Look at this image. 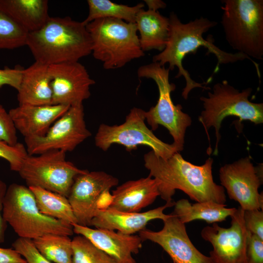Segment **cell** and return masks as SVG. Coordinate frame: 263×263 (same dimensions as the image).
I'll list each match as a JSON object with an SVG mask.
<instances>
[{"instance_id":"cell-1","label":"cell","mask_w":263,"mask_h":263,"mask_svg":"<svg viewBox=\"0 0 263 263\" xmlns=\"http://www.w3.org/2000/svg\"><path fill=\"white\" fill-rule=\"evenodd\" d=\"M169 19V34L168 41L164 49L153 56V62H158L161 66L169 64V70L175 67L178 68L176 78L183 76L186 86L183 89L182 96L185 99L188 98L190 91L196 88L209 90V87L203 86L207 83H198L193 80L188 72L183 65L185 57L189 54H195L201 47H204L207 54L214 55L217 63L214 70V74L218 73L222 64L232 63L247 59L250 60L256 68L258 77L260 72L258 64L246 55L241 53H231L221 50L214 44L211 38L205 39L203 34L210 28L215 26L217 23L206 18L201 17L187 23H183L174 13L170 14Z\"/></svg>"},{"instance_id":"cell-19","label":"cell","mask_w":263,"mask_h":263,"mask_svg":"<svg viewBox=\"0 0 263 263\" xmlns=\"http://www.w3.org/2000/svg\"><path fill=\"white\" fill-rule=\"evenodd\" d=\"M70 106L64 105H19L8 112L17 131L24 137L33 138L44 135L53 123Z\"/></svg>"},{"instance_id":"cell-28","label":"cell","mask_w":263,"mask_h":263,"mask_svg":"<svg viewBox=\"0 0 263 263\" xmlns=\"http://www.w3.org/2000/svg\"><path fill=\"white\" fill-rule=\"evenodd\" d=\"M72 243L73 263H115L113 259L82 235L75 236Z\"/></svg>"},{"instance_id":"cell-34","label":"cell","mask_w":263,"mask_h":263,"mask_svg":"<svg viewBox=\"0 0 263 263\" xmlns=\"http://www.w3.org/2000/svg\"><path fill=\"white\" fill-rule=\"evenodd\" d=\"M246 257V263H263V240L249 232L247 240Z\"/></svg>"},{"instance_id":"cell-5","label":"cell","mask_w":263,"mask_h":263,"mask_svg":"<svg viewBox=\"0 0 263 263\" xmlns=\"http://www.w3.org/2000/svg\"><path fill=\"white\" fill-rule=\"evenodd\" d=\"M222 3L221 23L229 45L251 59L262 60L263 0H223Z\"/></svg>"},{"instance_id":"cell-33","label":"cell","mask_w":263,"mask_h":263,"mask_svg":"<svg viewBox=\"0 0 263 263\" xmlns=\"http://www.w3.org/2000/svg\"><path fill=\"white\" fill-rule=\"evenodd\" d=\"M244 220L247 230L263 240V210H244Z\"/></svg>"},{"instance_id":"cell-25","label":"cell","mask_w":263,"mask_h":263,"mask_svg":"<svg viewBox=\"0 0 263 263\" xmlns=\"http://www.w3.org/2000/svg\"><path fill=\"white\" fill-rule=\"evenodd\" d=\"M39 211L43 214L68 223L77 224L67 197L38 187H28Z\"/></svg>"},{"instance_id":"cell-37","label":"cell","mask_w":263,"mask_h":263,"mask_svg":"<svg viewBox=\"0 0 263 263\" xmlns=\"http://www.w3.org/2000/svg\"><path fill=\"white\" fill-rule=\"evenodd\" d=\"M6 191L5 184L0 180V243L4 241L5 231L6 228L7 223L2 216L3 202Z\"/></svg>"},{"instance_id":"cell-13","label":"cell","mask_w":263,"mask_h":263,"mask_svg":"<svg viewBox=\"0 0 263 263\" xmlns=\"http://www.w3.org/2000/svg\"><path fill=\"white\" fill-rule=\"evenodd\" d=\"M118 184L117 178L103 171L86 170L78 175L67 197L77 224L91 226L101 199Z\"/></svg>"},{"instance_id":"cell-30","label":"cell","mask_w":263,"mask_h":263,"mask_svg":"<svg viewBox=\"0 0 263 263\" xmlns=\"http://www.w3.org/2000/svg\"><path fill=\"white\" fill-rule=\"evenodd\" d=\"M28 153L26 147L19 142L12 146L0 141V158L6 160L11 170L19 172Z\"/></svg>"},{"instance_id":"cell-24","label":"cell","mask_w":263,"mask_h":263,"mask_svg":"<svg viewBox=\"0 0 263 263\" xmlns=\"http://www.w3.org/2000/svg\"><path fill=\"white\" fill-rule=\"evenodd\" d=\"M173 206L172 213L185 224L196 220H204L209 224L221 222L236 210L235 208L225 207L226 205L212 202L191 204L186 199L177 201Z\"/></svg>"},{"instance_id":"cell-7","label":"cell","mask_w":263,"mask_h":263,"mask_svg":"<svg viewBox=\"0 0 263 263\" xmlns=\"http://www.w3.org/2000/svg\"><path fill=\"white\" fill-rule=\"evenodd\" d=\"M252 89L248 88L242 91L230 85L227 80L214 84L208 96H201L204 110L198 120L205 131L213 127L215 131L216 143L214 155L218 153V144L221 139L220 129L223 120L229 116H235L239 122L248 120L255 124L263 123V103L249 101Z\"/></svg>"},{"instance_id":"cell-22","label":"cell","mask_w":263,"mask_h":263,"mask_svg":"<svg viewBox=\"0 0 263 263\" xmlns=\"http://www.w3.org/2000/svg\"><path fill=\"white\" fill-rule=\"evenodd\" d=\"M0 8L27 32L40 29L47 22V0H0Z\"/></svg>"},{"instance_id":"cell-4","label":"cell","mask_w":263,"mask_h":263,"mask_svg":"<svg viewBox=\"0 0 263 263\" xmlns=\"http://www.w3.org/2000/svg\"><path fill=\"white\" fill-rule=\"evenodd\" d=\"M92 41V54L105 69L121 68L144 56L135 23L102 18L86 25Z\"/></svg>"},{"instance_id":"cell-32","label":"cell","mask_w":263,"mask_h":263,"mask_svg":"<svg viewBox=\"0 0 263 263\" xmlns=\"http://www.w3.org/2000/svg\"><path fill=\"white\" fill-rule=\"evenodd\" d=\"M17 129L9 112L0 104V141L12 146L19 142Z\"/></svg>"},{"instance_id":"cell-11","label":"cell","mask_w":263,"mask_h":263,"mask_svg":"<svg viewBox=\"0 0 263 263\" xmlns=\"http://www.w3.org/2000/svg\"><path fill=\"white\" fill-rule=\"evenodd\" d=\"M91 135L87 128L82 104L72 106L41 137L24 138L29 155L51 150L72 151Z\"/></svg>"},{"instance_id":"cell-20","label":"cell","mask_w":263,"mask_h":263,"mask_svg":"<svg viewBox=\"0 0 263 263\" xmlns=\"http://www.w3.org/2000/svg\"><path fill=\"white\" fill-rule=\"evenodd\" d=\"M159 196L158 183L149 175L118 186L113 191L106 207L124 212H139L153 203Z\"/></svg>"},{"instance_id":"cell-18","label":"cell","mask_w":263,"mask_h":263,"mask_svg":"<svg viewBox=\"0 0 263 263\" xmlns=\"http://www.w3.org/2000/svg\"><path fill=\"white\" fill-rule=\"evenodd\" d=\"M173 203H166L157 208L143 212H127L108 207L99 208L91 222V226L97 228L115 230L124 234L132 235L146 228L147 225L155 219L163 221L170 214H165V209L173 206Z\"/></svg>"},{"instance_id":"cell-9","label":"cell","mask_w":263,"mask_h":263,"mask_svg":"<svg viewBox=\"0 0 263 263\" xmlns=\"http://www.w3.org/2000/svg\"><path fill=\"white\" fill-rule=\"evenodd\" d=\"M145 121V111L134 107L123 123L113 126L100 124L94 137L95 144L103 151L107 150L113 144H119L128 151L136 150L138 145H145L164 159L179 152L173 143H165L157 137L147 127Z\"/></svg>"},{"instance_id":"cell-39","label":"cell","mask_w":263,"mask_h":263,"mask_svg":"<svg viewBox=\"0 0 263 263\" xmlns=\"http://www.w3.org/2000/svg\"></svg>"},{"instance_id":"cell-8","label":"cell","mask_w":263,"mask_h":263,"mask_svg":"<svg viewBox=\"0 0 263 263\" xmlns=\"http://www.w3.org/2000/svg\"><path fill=\"white\" fill-rule=\"evenodd\" d=\"M169 69L152 62L140 67L137 71L139 77L152 79L156 83L159 98L156 104L145 111L146 121L151 131L156 130L159 125L165 127L173 139V144L179 152L183 150L186 130L191 124L190 116L184 113L180 104L175 105L171 93L176 88L169 80Z\"/></svg>"},{"instance_id":"cell-29","label":"cell","mask_w":263,"mask_h":263,"mask_svg":"<svg viewBox=\"0 0 263 263\" xmlns=\"http://www.w3.org/2000/svg\"><path fill=\"white\" fill-rule=\"evenodd\" d=\"M27 34L0 8V49H14L26 45Z\"/></svg>"},{"instance_id":"cell-6","label":"cell","mask_w":263,"mask_h":263,"mask_svg":"<svg viewBox=\"0 0 263 263\" xmlns=\"http://www.w3.org/2000/svg\"><path fill=\"white\" fill-rule=\"evenodd\" d=\"M2 216L19 238L33 240L47 234L74 233L72 225L42 214L33 193L23 185L12 184L6 189Z\"/></svg>"},{"instance_id":"cell-23","label":"cell","mask_w":263,"mask_h":263,"mask_svg":"<svg viewBox=\"0 0 263 263\" xmlns=\"http://www.w3.org/2000/svg\"><path fill=\"white\" fill-rule=\"evenodd\" d=\"M135 23L139 33V43L144 52L152 49L162 51L167 44L169 34V19L158 11L141 9Z\"/></svg>"},{"instance_id":"cell-27","label":"cell","mask_w":263,"mask_h":263,"mask_svg":"<svg viewBox=\"0 0 263 263\" xmlns=\"http://www.w3.org/2000/svg\"><path fill=\"white\" fill-rule=\"evenodd\" d=\"M38 252L54 263H73L72 240L69 236L47 234L33 240Z\"/></svg>"},{"instance_id":"cell-21","label":"cell","mask_w":263,"mask_h":263,"mask_svg":"<svg viewBox=\"0 0 263 263\" xmlns=\"http://www.w3.org/2000/svg\"><path fill=\"white\" fill-rule=\"evenodd\" d=\"M18 91L19 105L52 104L51 78L49 66L35 61L23 69Z\"/></svg>"},{"instance_id":"cell-38","label":"cell","mask_w":263,"mask_h":263,"mask_svg":"<svg viewBox=\"0 0 263 263\" xmlns=\"http://www.w3.org/2000/svg\"><path fill=\"white\" fill-rule=\"evenodd\" d=\"M144 1L146 3L148 9L154 11L160 8H164L166 7V4L162 0H145Z\"/></svg>"},{"instance_id":"cell-14","label":"cell","mask_w":263,"mask_h":263,"mask_svg":"<svg viewBox=\"0 0 263 263\" xmlns=\"http://www.w3.org/2000/svg\"><path fill=\"white\" fill-rule=\"evenodd\" d=\"M244 210L240 207L230 216L228 228L217 223L204 227L202 238L211 243L213 250L209 253L212 263H246V250L248 231L244 220Z\"/></svg>"},{"instance_id":"cell-36","label":"cell","mask_w":263,"mask_h":263,"mask_svg":"<svg viewBox=\"0 0 263 263\" xmlns=\"http://www.w3.org/2000/svg\"><path fill=\"white\" fill-rule=\"evenodd\" d=\"M0 263H27L15 249L0 247Z\"/></svg>"},{"instance_id":"cell-3","label":"cell","mask_w":263,"mask_h":263,"mask_svg":"<svg viewBox=\"0 0 263 263\" xmlns=\"http://www.w3.org/2000/svg\"><path fill=\"white\" fill-rule=\"evenodd\" d=\"M26 45L35 61L48 66L78 61L92 53L86 25L69 17H50L40 29L28 33Z\"/></svg>"},{"instance_id":"cell-10","label":"cell","mask_w":263,"mask_h":263,"mask_svg":"<svg viewBox=\"0 0 263 263\" xmlns=\"http://www.w3.org/2000/svg\"><path fill=\"white\" fill-rule=\"evenodd\" d=\"M66 152L51 150L28 155L18 172L28 187H38L68 197L76 177L86 170L66 160Z\"/></svg>"},{"instance_id":"cell-15","label":"cell","mask_w":263,"mask_h":263,"mask_svg":"<svg viewBox=\"0 0 263 263\" xmlns=\"http://www.w3.org/2000/svg\"><path fill=\"white\" fill-rule=\"evenodd\" d=\"M163 221L164 226L158 231L146 228L139 232L142 241L149 240L159 245L174 263H212L209 256L200 252L187 234L185 224L172 212Z\"/></svg>"},{"instance_id":"cell-35","label":"cell","mask_w":263,"mask_h":263,"mask_svg":"<svg viewBox=\"0 0 263 263\" xmlns=\"http://www.w3.org/2000/svg\"><path fill=\"white\" fill-rule=\"evenodd\" d=\"M23 70L19 66L13 68L5 67L3 69H0V89L4 85H8L18 91L20 86Z\"/></svg>"},{"instance_id":"cell-12","label":"cell","mask_w":263,"mask_h":263,"mask_svg":"<svg viewBox=\"0 0 263 263\" xmlns=\"http://www.w3.org/2000/svg\"><path fill=\"white\" fill-rule=\"evenodd\" d=\"M219 177L229 199L243 210L263 209V195L258 191L263 183L262 164L254 167L249 157L242 158L222 167Z\"/></svg>"},{"instance_id":"cell-26","label":"cell","mask_w":263,"mask_h":263,"mask_svg":"<svg viewBox=\"0 0 263 263\" xmlns=\"http://www.w3.org/2000/svg\"><path fill=\"white\" fill-rule=\"evenodd\" d=\"M89 13L82 22L87 25L98 19L112 18L130 23H135L139 11L144 4L139 3L133 6L117 4L109 0H88Z\"/></svg>"},{"instance_id":"cell-31","label":"cell","mask_w":263,"mask_h":263,"mask_svg":"<svg viewBox=\"0 0 263 263\" xmlns=\"http://www.w3.org/2000/svg\"><path fill=\"white\" fill-rule=\"evenodd\" d=\"M12 245L14 249L25 259L27 263H53L38 252L32 240L19 238Z\"/></svg>"},{"instance_id":"cell-2","label":"cell","mask_w":263,"mask_h":263,"mask_svg":"<svg viewBox=\"0 0 263 263\" xmlns=\"http://www.w3.org/2000/svg\"><path fill=\"white\" fill-rule=\"evenodd\" d=\"M144 161L149 175L157 181L160 196L166 203H174L172 196L179 189L196 202L225 205L224 188L213 179L212 158L197 166L185 160L178 152L164 159L150 150L144 155Z\"/></svg>"},{"instance_id":"cell-16","label":"cell","mask_w":263,"mask_h":263,"mask_svg":"<svg viewBox=\"0 0 263 263\" xmlns=\"http://www.w3.org/2000/svg\"><path fill=\"white\" fill-rule=\"evenodd\" d=\"M49 72L51 78L52 104L81 105L90 96V89L95 81L78 61L49 65Z\"/></svg>"},{"instance_id":"cell-17","label":"cell","mask_w":263,"mask_h":263,"mask_svg":"<svg viewBox=\"0 0 263 263\" xmlns=\"http://www.w3.org/2000/svg\"><path fill=\"white\" fill-rule=\"evenodd\" d=\"M73 227L74 233L87 238L113 259L115 263H136L132 254L138 253L142 247L143 241L139 235L92 228L77 224H74Z\"/></svg>"}]
</instances>
